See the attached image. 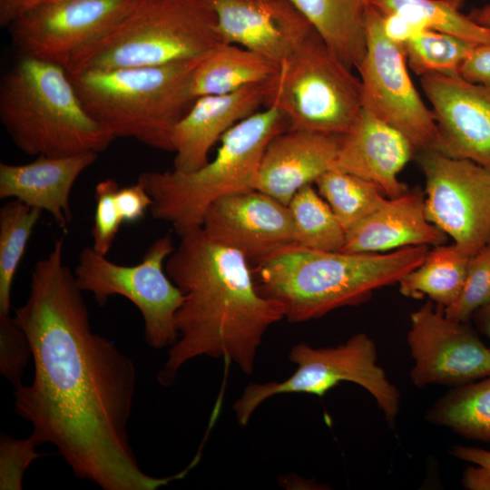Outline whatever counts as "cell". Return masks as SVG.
<instances>
[{"mask_svg":"<svg viewBox=\"0 0 490 490\" xmlns=\"http://www.w3.org/2000/svg\"><path fill=\"white\" fill-rule=\"evenodd\" d=\"M490 302V240L469 260L465 284L460 296L444 309L453 320L466 322L474 312Z\"/></svg>","mask_w":490,"mask_h":490,"instance_id":"32","label":"cell"},{"mask_svg":"<svg viewBox=\"0 0 490 490\" xmlns=\"http://www.w3.org/2000/svg\"><path fill=\"white\" fill-rule=\"evenodd\" d=\"M268 82L225 94L197 97L172 132L174 169L191 172L209 162L216 142L239 122L265 105Z\"/></svg>","mask_w":490,"mask_h":490,"instance_id":"18","label":"cell"},{"mask_svg":"<svg viewBox=\"0 0 490 490\" xmlns=\"http://www.w3.org/2000/svg\"><path fill=\"white\" fill-rule=\"evenodd\" d=\"M470 319L482 334L490 338V302L475 310Z\"/></svg>","mask_w":490,"mask_h":490,"instance_id":"41","label":"cell"},{"mask_svg":"<svg viewBox=\"0 0 490 490\" xmlns=\"http://www.w3.org/2000/svg\"><path fill=\"white\" fill-rule=\"evenodd\" d=\"M426 420L463 437L490 443V375L450 387L426 413Z\"/></svg>","mask_w":490,"mask_h":490,"instance_id":"26","label":"cell"},{"mask_svg":"<svg viewBox=\"0 0 490 490\" xmlns=\"http://www.w3.org/2000/svg\"><path fill=\"white\" fill-rule=\"evenodd\" d=\"M428 250L418 245L350 253L291 244L257 262L252 273L260 294L280 303L285 318L298 323L364 303L376 289L397 283L416 268Z\"/></svg>","mask_w":490,"mask_h":490,"instance_id":"3","label":"cell"},{"mask_svg":"<svg viewBox=\"0 0 490 490\" xmlns=\"http://www.w3.org/2000/svg\"><path fill=\"white\" fill-rule=\"evenodd\" d=\"M54 240L15 310L32 350L34 377L15 387V410L37 445L52 444L74 475L103 490H156L182 478L146 474L130 444L137 371L132 358L93 330L83 290Z\"/></svg>","mask_w":490,"mask_h":490,"instance_id":"1","label":"cell"},{"mask_svg":"<svg viewBox=\"0 0 490 490\" xmlns=\"http://www.w3.org/2000/svg\"><path fill=\"white\" fill-rule=\"evenodd\" d=\"M32 358L28 338L11 314H0V372L15 387Z\"/></svg>","mask_w":490,"mask_h":490,"instance_id":"34","label":"cell"},{"mask_svg":"<svg viewBox=\"0 0 490 490\" xmlns=\"http://www.w3.org/2000/svg\"><path fill=\"white\" fill-rule=\"evenodd\" d=\"M315 183L346 233L387 200L375 183L334 169L323 173Z\"/></svg>","mask_w":490,"mask_h":490,"instance_id":"30","label":"cell"},{"mask_svg":"<svg viewBox=\"0 0 490 490\" xmlns=\"http://www.w3.org/2000/svg\"><path fill=\"white\" fill-rule=\"evenodd\" d=\"M288 128L284 114L269 106L226 132L215 158L200 169L142 172L137 181L152 200V217L170 223L179 236L201 228L213 201L231 192L256 189L268 143Z\"/></svg>","mask_w":490,"mask_h":490,"instance_id":"6","label":"cell"},{"mask_svg":"<svg viewBox=\"0 0 490 490\" xmlns=\"http://www.w3.org/2000/svg\"><path fill=\"white\" fill-rule=\"evenodd\" d=\"M0 121L29 155L99 154L114 140L86 112L65 68L33 57L20 56L2 75Z\"/></svg>","mask_w":490,"mask_h":490,"instance_id":"4","label":"cell"},{"mask_svg":"<svg viewBox=\"0 0 490 490\" xmlns=\"http://www.w3.org/2000/svg\"><path fill=\"white\" fill-rule=\"evenodd\" d=\"M115 199L123 223L140 220L152 204L150 194L138 181L134 184L120 187Z\"/></svg>","mask_w":490,"mask_h":490,"instance_id":"37","label":"cell"},{"mask_svg":"<svg viewBox=\"0 0 490 490\" xmlns=\"http://www.w3.org/2000/svg\"><path fill=\"white\" fill-rule=\"evenodd\" d=\"M203 231L255 263L294 244L288 205L256 189L224 195L208 208Z\"/></svg>","mask_w":490,"mask_h":490,"instance_id":"16","label":"cell"},{"mask_svg":"<svg viewBox=\"0 0 490 490\" xmlns=\"http://www.w3.org/2000/svg\"><path fill=\"white\" fill-rule=\"evenodd\" d=\"M328 48L358 69L367 49L366 20L372 0H290Z\"/></svg>","mask_w":490,"mask_h":490,"instance_id":"23","label":"cell"},{"mask_svg":"<svg viewBox=\"0 0 490 490\" xmlns=\"http://www.w3.org/2000/svg\"><path fill=\"white\" fill-rule=\"evenodd\" d=\"M174 249L172 239L164 235L150 245L139 263L122 265L93 247L83 248L74 270L76 283L100 306L111 296L126 298L142 316L147 344L156 349L172 347L179 338L176 314L183 301V293L165 270Z\"/></svg>","mask_w":490,"mask_h":490,"instance_id":"10","label":"cell"},{"mask_svg":"<svg viewBox=\"0 0 490 490\" xmlns=\"http://www.w3.org/2000/svg\"><path fill=\"white\" fill-rule=\"evenodd\" d=\"M380 20V11L371 4L366 20L367 49L357 69L363 109L401 132L416 152L434 148V113L411 81L403 46L384 34Z\"/></svg>","mask_w":490,"mask_h":490,"instance_id":"11","label":"cell"},{"mask_svg":"<svg viewBox=\"0 0 490 490\" xmlns=\"http://www.w3.org/2000/svg\"><path fill=\"white\" fill-rule=\"evenodd\" d=\"M165 270L183 301L176 314L179 338L157 375L159 384L172 385L186 362L201 356L223 358L252 374L265 332L285 313L280 303L260 294L249 260L199 228L180 236Z\"/></svg>","mask_w":490,"mask_h":490,"instance_id":"2","label":"cell"},{"mask_svg":"<svg viewBox=\"0 0 490 490\" xmlns=\"http://www.w3.org/2000/svg\"><path fill=\"white\" fill-rule=\"evenodd\" d=\"M200 61L68 74L86 112L114 139L173 152L174 127L195 100L192 75Z\"/></svg>","mask_w":490,"mask_h":490,"instance_id":"5","label":"cell"},{"mask_svg":"<svg viewBox=\"0 0 490 490\" xmlns=\"http://www.w3.org/2000/svg\"><path fill=\"white\" fill-rule=\"evenodd\" d=\"M455 243L437 245L428 250L424 260L397 283L407 298L426 295L439 308L454 304L461 294L470 260Z\"/></svg>","mask_w":490,"mask_h":490,"instance_id":"25","label":"cell"},{"mask_svg":"<svg viewBox=\"0 0 490 490\" xmlns=\"http://www.w3.org/2000/svg\"><path fill=\"white\" fill-rule=\"evenodd\" d=\"M407 336L416 387L466 385L490 375V350L466 322L448 318L429 300L410 314Z\"/></svg>","mask_w":490,"mask_h":490,"instance_id":"14","label":"cell"},{"mask_svg":"<svg viewBox=\"0 0 490 490\" xmlns=\"http://www.w3.org/2000/svg\"><path fill=\"white\" fill-rule=\"evenodd\" d=\"M43 211L13 199L0 209V314H9L14 278Z\"/></svg>","mask_w":490,"mask_h":490,"instance_id":"29","label":"cell"},{"mask_svg":"<svg viewBox=\"0 0 490 490\" xmlns=\"http://www.w3.org/2000/svg\"><path fill=\"white\" fill-rule=\"evenodd\" d=\"M49 0H0V25L7 27L29 9Z\"/></svg>","mask_w":490,"mask_h":490,"instance_id":"40","label":"cell"},{"mask_svg":"<svg viewBox=\"0 0 490 490\" xmlns=\"http://www.w3.org/2000/svg\"><path fill=\"white\" fill-rule=\"evenodd\" d=\"M278 71V65L252 51L220 43L194 69L192 93L195 99L230 93L250 84L267 83Z\"/></svg>","mask_w":490,"mask_h":490,"instance_id":"24","label":"cell"},{"mask_svg":"<svg viewBox=\"0 0 490 490\" xmlns=\"http://www.w3.org/2000/svg\"><path fill=\"white\" fill-rule=\"evenodd\" d=\"M222 43L211 0H133L121 20L67 73L197 61Z\"/></svg>","mask_w":490,"mask_h":490,"instance_id":"7","label":"cell"},{"mask_svg":"<svg viewBox=\"0 0 490 490\" xmlns=\"http://www.w3.org/2000/svg\"><path fill=\"white\" fill-rule=\"evenodd\" d=\"M289 360L298 366L287 379L247 386L233 404L238 423L246 426L254 410L269 397L284 393H308L323 397L344 381L365 388L376 400L386 421L393 429L399 413V390L377 364L374 340L358 333L344 344L331 348H313L306 343L295 345Z\"/></svg>","mask_w":490,"mask_h":490,"instance_id":"9","label":"cell"},{"mask_svg":"<svg viewBox=\"0 0 490 490\" xmlns=\"http://www.w3.org/2000/svg\"><path fill=\"white\" fill-rule=\"evenodd\" d=\"M465 80L490 87V43L476 44L459 70Z\"/></svg>","mask_w":490,"mask_h":490,"instance_id":"38","label":"cell"},{"mask_svg":"<svg viewBox=\"0 0 490 490\" xmlns=\"http://www.w3.org/2000/svg\"><path fill=\"white\" fill-rule=\"evenodd\" d=\"M288 206L295 245L323 251L342 250L346 231L311 184L299 189Z\"/></svg>","mask_w":490,"mask_h":490,"instance_id":"28","label":"cell"},{"mask_svg":"<svg viewBox=\"0 0 490 490\" xmlns=\"http://www.w3.org/2000/svg\"><path fill=\"white\" fill-rule=\"evenodd\" d=\"M416 149L398 130L363 109L351 129L341 135L332 169L375 183L388 198L408 190L398 174Z\"/></svg>","mask_w":490,"mask_h":490,"instance_id":"19","label":"cell"},{"mask_svg":"<svg viewBox=\"0 0 490 490\" xmlns=\"http://www.w3.org/2000/svg\"><path fill=\"white\" fill-rule=\"evenodd\" d=\"M449 454L471 466L462 473L461 484L466 490H490V451L476 446L456 445Z\"/></svg>","mask_w":490,"mask_h":490,"instance_id":"36","label":"cell"},{"mask_svg":"<svg viewBox=\"0 0 490 490\" xmlns=\"http://www.w3.org/2000/svg\"><path fill=\"white\" fill-rule=\"evenodd\" d=\"M38 445L29 436L26 439H15L2 436L0 440V489L21 490L23 477L30 464L42 456Z\"/></svg>","mask_w":490,"mask_h":490,"instance_id":"35","label":"cell"},{"mask_svg":"<svg viewBox=\"0 0 490 490\" xmlns=\"http://www.w3.org/2000/svg\"><path fill=\"white\" fill-rule=\"evenodd\" d=\"M476 45L464 38L425 29L403 45L407 63L419 76L459 75V70Z\"/></svg>","mask_w":490,"mask_h":490,"instance_id":"31","label":"cell"},{"mask_svg":"<svg viewBox=\"0 0 490 490\" xmlns=\"http://www.w3.org/2000/svg\"><path fill=\"white\" fill-rule=\"evenodd\" d=\"M380 11V10H379ZM381 28L384 34L393 43L403 46L422 30L407 17L396 12H381Z\"/></svg>","mask_w":490,"mask_h":490,"instance_id":"39","label":"cell"},{"mask_svg":"<svg viewBox=\"0 0 490 490\" xmlns=\"http://www.w3.org/2000/svg\"><path fill=\"white\" fill-rule=\"evenodd\" d=\"M468 15L480 25L490 28V2L474 8Z\"/></svg>","mask_w":490,"mask_h":490,"instance_id":"42","label":"cell"},{"mask_svg":"<svg viewBox=\"0 0 490 490\" xmlns=\"http://www.w3.org/2000/svg\"><path fill=\"white\" fill-rule=\"evenodd\" d=\"M265 106L277 107L288 129L343 135L363 110L360 80L314 29L268 82Z\"/></svg>","mask_w":490,"mask_h":490,"instance_id":"8","label":"cell"},{"mask_svg":"<svg viewBox=\"0 0 490 490\" xmlns=\"http://www.w3.org/2000/svg\"><path fill=\"white\" fill-rule=\"evenodd\" d=\"M98 158L96 152L65 157L38 156L24 164L0 163V198L15 199L47 211L64 231L73 213L70 196L79 176Z\"/></svg>","mask_w":490,"mask_h":490,"instance_id":"21","label":"cell"},{"mask_svg":"<svg viewBox=\"0 0 490 490\" xmlns=\"http://www.w3.org/2000/svg\"><path fill=\"white\" fill-rule=\"evenodd\" d=\"M427 220L472 256L490 240V169L436 149L416 152Z\"/></svg>","mask_w":490,"mask_h":490,"instance_id":"12","label":"cell"},{"mask_svg":"<svg viewBox=\"0 0 490 490\" xmlns=\"http://www.w3.org/2000/svg\"><path fill=\"white\" fill-rule=\"evenodd\" d=\"M420 83L436 123L433 149L490 169V87L437 74Z\"/></svg>","mask_w":490,"mask_h":490,"instance_id":"15","label":"cell"},{"mask_svg":"<svg viewBox=\"0 0 490 490\" xmlns=\"http://www.w3.org/2000/svg\"><path fill=\"white\" fill-rule=\"evenodd\" d=\"M119 183L113 178L104 179L95 186V212L92 228L93 248L103 255L111 250L121 225L123 223L116 204Z\"/></svg>","mask_w":490,"mask_h":490,"instance_id":"33","label":"cell"},{"mask_svg":"<svg viewBox=\"0 0 490 490\" xmlns=\"http://www.w3.org/2000/svg\"><path fill=\"white\" fill-rule=\"evenodd\" d=\"M341 135L287 129L274 136L263 153L256 190L289 205L302 187L332 169Z\"/></svg>","mask_w":490,"mask_h":490,"instance_id":"20","label":"cell"},{"mask_svg":"<svg viewBox=\"0 0 490 490\" xmlns=\"http://www.w3.org/2000/svg\"><path fill=\"white\" fill-rule=\"evenodd\" d=\"M133 0H49L20 15L6 28L20 56L67 66L103 38Z\"/></svg>","mask_w":490,"mask_h":490,"instance_id":"13","label":"cell"},{"mask_svg":"<svg viewBox=\"0 0 490 490\" xmlns=\"http://www.w3.org/2000/svg\"><path fill=\"white\" fill-rule=\"evenodd\" d=\"M465 0H372L383 13L396 12L423 29L450 34L474 44L490 43V28L461 12Z\"/></svg>","mask_w":490,"mask_h":490,"instance_id":"27","label":"cell"},{"mask_svg":"<svg viewBox=\"0 0 490 490\" xmlns=\"http://www.w3.org/2000/svg\"><path fill=\"white\" fill-rule=\"evenodd\" d=\"M222 43L252 51L279 67L314 30L290 0H211Z\"/></svg>","mask_w":490,"mask_h":490,"instance_id":"17","label":"cell"},{"mask_svg":"<svg viewBox=\"0 0 490 490\" xmlns=\"http://www.w3.org/2000/svg\"><path fill=\"white\" fill-rule=\"evenodd\" d=\"M445 241L446 233L426 216L423 194L407 191L387 199L348 230L341 251L380 253L410 246H437Z\"/></svg>","mask_w":490,"mask_h":490,"instance_id":"22","label":"cell"}]
</instances>
